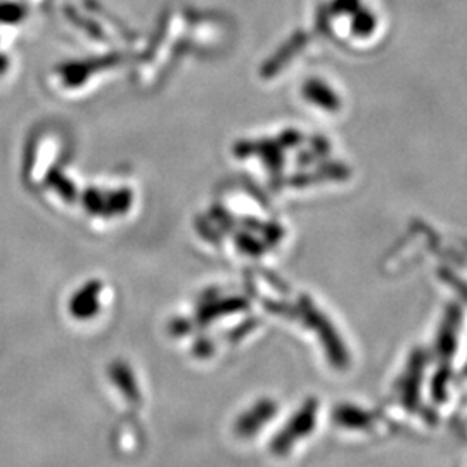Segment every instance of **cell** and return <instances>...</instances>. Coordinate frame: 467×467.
I'll list each match as a JSON object with an SVG mask.
<instances>
[{
  "label": "cell",
  "instance_id": "6da1fadb",
  "mask_svg": "<svg viewBox=\"0 0 467 467\" xmlns=\"http://www.w3.org/2000/svg\"><path fill=\"white\" fill-rule=\"evenodd\" d=\"M316 414H317V409L316 405H306L303 409L300 416L291 420V424L284 430L283 433L279 434L277 441H275V451L285 453L287 449L301 438L303 434L308 433L312 428H314V422H316Z\"/></svg>",
  "mask_w": 467,
  "mask_h": 467
}]
</instances>
